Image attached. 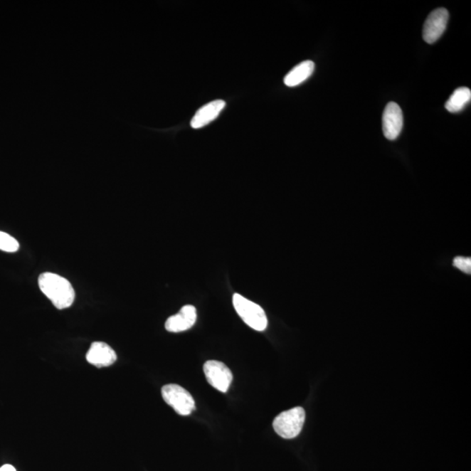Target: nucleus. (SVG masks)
<instances>
[{"mask_svg": "<svg viewBox=\"0 0 471 471\" xmlns=\"http://www.w3.org/2000/svg\"><path fill=\"white\" fill-rule=\"evenodd\" d=\"M38 287L60 310L70 307L75 299V289L65 277L53 272H44L38 277Z\"/></svg>", "mask_w": 471, "mask_h": 471, "instance_id": "f257e3e1", "label": "nucleus"}, {"mask_svg": "<svg viewBox=\"0 0 471 471\" xmlns=\"http://www.w3.org/2000/svg\"><path fill=\"white\" fill-rule=\"evenodd\" d=\"M233 306L236 312L244 320L246 325L256 331H264L268 325V317L263 308L238 293L233 295Z\"/></svg>", "mask_w": 471, "mask_h": 471, "instance_id": "f03ea898", "label": "nucleus"}, {"mask_svg": "<svg viewBox=\"0 0 471 471\" xmlns=\"http://www.w3.org/2000/svg\"><path fill=\"white\" fill-rule=\"evenodd\" d=\"M306 420V412L301 407L282 412L273 420V428L276 433L285 439H292L302 430Z\"/></svg>", "mask_w": 471, "mask_h": 471, "instance_id": "7ed1b4c3", "label": "nucleus"}, {"mask_svg": "<svg viewBox=\"0 0 471 471\" xmlns=\"http://www.w3.org/2000/svg\"><path fill=\"white\" fill-rule=\"evenodd\" d=\"M162 396L166 403L175 409L177 414L186 416L195 411V401L190 393L176 384L165 385L162 388Z\"/></svg>", "mask_w": 471, "mask_h": 471, "instance_id": "20e7f679", "label": "nucleus"}, {"mask_svg": "<svg viewBox=\"0 0 471 471\" xmlns=\"http://www.w3.org/2000/svg\"><path fill=\"white\" fill-rule=\"evenodd\" d=\"M203 372L212 387L218 391L226 393L229 389L233 376L229 368L223 362L208 361L203 365Z\"/></svg>", "mask_w": 471, "mask_h": 471, "instance_id": "39448f33", "label": "nucleus"}, {"mask_svg": "<svg viewBox=\"0 0 471 471\" xmlns=\"http://www.w3.org/2000/svg\"><path fill=\"white\" fill-rule=\"evenodd\" d=\"M449 17V11L445 9H438L432 11L424 23L423 30L424 41L428 44H433L438 41L445 32Z\"/></svg>", "mask_w": 471, "mask_h": 471, "instance_id": "423d86ee", "label": "nucleus"}, {"mask_svg": "<svg viewBox=\"0 0 471 471\" xmlns=\"http://www.w3.org/2000/svg\"><path fill=\"white\" fill-rule=\"evenodd\" d=\"M403 127V114L398 104L389 102L382 117V129L386 138L396 140L400 136Z\"/></svg>", "mask_w": 471, "mask_h": 471, "instance_id": "0eeeda50", "label": "nucleus"}, {"mask_svg": "<svg viewBox=\"0 0 471 471\" xmlns=\"http://www.w3.org/2000/svg\"><path fill=\"white\" fill-rule=\"evenodd\" d=\"M88 363L96 368H107L113 365L117 360V355L112 347L106 343L96 342L92 343L86 356Z\"/></svg>", "mask_w": 471, "mask_h": 471, "instance_id": "6e6552de", "label": "nucleus"}, {"mask_svg": "<svg viewBox=\"0 0 471 471\" xmlns=\"http://www.w3.org/2000/svg\"><path fill=\"white\" fill-rule=\"evenodd\" d=\"M196 322V309L195 307L187 305L181 307L179 314L171 316L165 323L166 330L171 333H180V332L190 329Z\"/></svg>", "mask_w": 471, "mask_h": 471, "instance_id": "1a4fd4ad", "label": "nucleus"}, {"mask_svg": "<svg viewBox=\"0 0 471 471\" xmlns=\"http://www.w3.org/2000/svg\"><path fill=\"white\" fill-rule=\"evenodd\" d=\"M226 105L225 100H216L200 107L191 120V126L192 129H199L210 125L211 122L218 117L220 113L225 109Z\"/></svg>", "mask_w": 471, "mask_h": 471, "instance_id": "9d476101", "label": "nucleus"}, {"mask_svg": "<svg viewBox=\"0 0 471 471\" xmlns=\"http://www.w3.org/2000/svg\"><path fill=\"white\" fill-rule=\"evenodd\" d=\"M314 68L315 64L312 60L303 61V63L297 65L285 75L284 83L289 88L299 86L301 83L306 82L309 77L312 75Z\"/></svg>", "mask_w": 471, "mask_h": 471, "instance_id": "9b49d317", "label": "nucleus"}, {"mask_svg": "<svg viewBox=\"0 0 471 471\" xmlns=\"http://www.w3.org/2000/svg\"><path fill=\"white\" fill-rule=\"evenodd\" d=\"M471 91L470 88L462 87L455 90L445 104L446 110L450 113H458L465 109L470 102Z\"/></svg>", "mask_w": 471, "mask_h": 471, "instance_id": "f8f14e48", "label": "nucleus"}, {"mask_svg": "<svg viewBox=\"0 0 471 471\" xmlns=\"http://www.w3.org/2000/svg\"><path fill=\"white\" fill-rule=\"evenodd\" d=\"M19 248L18 242L11 235L0 231V250L6 253H15Z\"/></svg>", "mask_w": 471, "mask_h": 471, "instance_id": "ddd939ff", "label": "nucleus"}, {"mask_svg": "<svg viewBox=\"0 0 471 471\" xmlns=\"http://www.w3.org/2000/svg\"><path fill=\"white\" fill-rule=\"evenodd\" d=\"M454 265L455 268L461 270L462 272L467 274L471 273V258L457 257L455 258Z\"/></svg>", "mask_w": 471, "mask_h": 471, "instance_id": "4468645a", "label": "nucleus"}, {"mask_svg": "<svg viewBox=\"0 0 471 471\" xmlns=\"http://www.w3.org/2000/svg\"><path fill=\"white\" fill-rule=\"evenodd\" d=\"M0 471H16V470H15L14 466H11L10 465H6L2 466L1 468H0Z\"/></svg>", "mask_w": 471, "mask_h": 471, "instance_id": "2eb2a0df", "label": "nucleus"}]
</instances>
